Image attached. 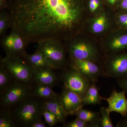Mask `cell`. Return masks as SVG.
<instances>
[{
	"mask_svg": "<svg viewBox=\"0 0 127 127\" xmlns=\"http://www.w3.org/2000/svg\"><path fill=\"white\" fill-rule=\"evenodd\" d=\"M8 9L11 31L28 43L71 40L80 34L86 12L84 0H12Z\"/></svg>",
	"mask_w": 127,
	"mask_h": 127,
	"instance_id": "cell-1",
	"label": "cell"
},
{
	"mask_svg": "<svg viewBox=\"0 0 127 127\" xmlns=\"http://www.w3.org/2000/svg\"><path fill=\"white\" fill-rule=\"evenodd\" d=\"M43 100L31 95L12 107L11 112L17 127H31L43 117Z\"/></svg>",
	"mask_w": 127,
	"mask_h": 127,
	"instance_id": "cell-2",
	"label": "cell"
},
{
	"mask_svg": "<svg viewBox=\"0 0 127 127\" xmlns=\"http://www.w3.org/2000/svg\"><path fill=\"white\" fill-rule=\"evenodd\" d=\"M68 51L71 59L89 60L100 64L99 50L95 44L78 35L71 40Z\"/></svg>",
	"mask_w": 127,
	"mask_h": 127,
	"instance_id": "cell-3",
	"label": "cell"
},
{
	"mask_svg": "<svg viewBox=\"0 0 127 127\" xmlns=\"http://www.w3.org/2000/svg\"><path fill=\"white\" fill-rule=\"evenodd\" d=\"M62 41L48 39L38 43L37 49L43 53L55 70L64 69L66 65L65 49Z\"/></svg>",
	"mask_w": 127,
	"mask_h": 127,
	"instance_id": "cell-4",
	"label": "cell"
},
{
	"mask_svg": "<svg viewBox=\"0 0 127 127\" xmlns=\"http://www.w3.org/2000/svg\"><path fill=\"white\" fill-rule=\"evenodd\" d=\"M0 63L6 67L16 81L31 84L33 82V69L25 58L21 57L6 56Z\"/></svg>",
	"mask_w": 127,
	"mask_h": 127,
	"instance_id": "cell-5",
	"label": "cell"
},
{
	"mask_svg": "<svg viewBox=\"0 0 127 127\" xmlns=\"http://www.w3.org/2000/svg\"><path fill=\"white\" fill-rule=\"evenodd\" d=\"M31 95V84L15 80L1 94V108L11 109Z\"/></svg>",
	"mask_w": 127,
	"mask_h": 127,
	"instance_id": "cell-6",
	"label": "cell"
},
{
	"mask_svg": "<svg viewBox=\"0 0 127 127\" xmlns=\"http://www.w3.org/2000/svg\"><path fill=\"white\" fill-rule=\"evenodd\" d=\"M104 77L117 79L127 76V53L108 55L102 65Z\"/></svg>",
	"mask_w": 127,
	"mask_h": 127,
	"instance_id": "cell-7",
	"label": "cell"
},
{
	"mask_svg": "<svg viewBox=\"0 0 127 127\" xmlns=\"http://www.w3.org/2000/svg\"><path fill=\"white\" fill-rule=\"evenodd\" d=\"M64 69L61 77L64 86L79 95L82 99L84 98L92 83L74 68Z\"/></svg>",
	"mask_w": 127,
	"mask_h": 127,
	"instance_id": "cell-8",
	"label": "cell"
},
{
	"mask_svg": "<svg viewBox=\"0 0 127 127\" xmlns=\"http://www.w3.org/2000/svg\"><path fill=\"white\" fill-rule=\"evenodd\" d=\"M70 67L74 68L91 83H96L101 77H104L102 65L89 60L71 59Z\"/></svg>",
	"mask_w": 127,
	"mask_h": 127,
	"instance_id": "cell-9",
	"label": "cell"
},
{
	"mask_svg": "<svg viewBox=\"0 0 127 127\" xmlns=\"http://www.w3.org/2000/svg\"><path fill=\"white\" fill-rule=\"evenodd\" d=\"M1 44L6 56L24 58L27 54L26 48L28 43L17 32L11 31L10 34L3 38Z\"/></svg>",
	"mask_w": 127,
	"mask_h": 127,
	"instance_id": "cell-10",
	"label": "cell"
},
{
	"mask_svg": "<svg viewBox=\"0 0 127 127\" xmlns=\"http://www.w3.org/2000/svg\"><path fill=\"white\" fill-rule=\"evenodd\" d=\"M103 49L108 55L117 54L127 48V33L112 32L104 42Z\"/></svg>",
	"mask_w": 127,
	"mask_h": 127,
	"instance_id": "cell-11",
	"label": "cell"
},
{
	"mask_svg": "<svg viewBox=\"0 0 127 127\" xmlns=\"http://www.w3.org/2000/svg\"><path fill=\"white\" fill-rule=\"evenodd\" d=\"M127 93L125 91L117 92L114 90L110 96L107 98L101 97L102 100L106 101L108 104L106 108L109 113L115 112L120 114L123 117L127 113Z\"/></svg>",
	"mask_w": 127,
	"mask_h": 127,
	"instance_id": "cell-12",
	"label": "cell"
},
{
	"mask_svg": "<svg viewBox=\"0 0 127 127\" xmlns=\"http://www.w3.org/2000/svg\"><path fill=\"white\" fill-rule=\"evenodd\" d=\"M59 97L68 116L73 115L76 111L83 107L80 96L64 86Z\"/></svg>",
	"mask_w": 127,
	"mask_h": 127,
	"instance_id": "cell-13",
	"label": "cell"
},
{
	"mask_svg": "<svg viewBox=\"0 0 127 127\" xmlns=\"http://www.w3.org/2000/svg\"><path fill=\"white\" fill-rule=\"evenodd\" d=\"M58 81V77L51 68L33 69V82L39 84L50 86L52 87Z\"/></svg>",
	"mask_w": 127,
	"mask_h": 127,
	"instance_id": "cell-14",
	"label": "cell"
},
{
	"mask_svg": "<svg viewBox=\"0 0 127 127\" xmlns=\"http://www.w3.org/2000/svg\"><path fill=\"white\" fill-rule=\"evenodd\" d=\"M44 107L56 116L59 122H65L68 116L60 100L59 95L56 97L43 100Z\"/></svg>",
	"mask_w": 127,
	"mask_h": 127,
	"instance_id": "cell-15",
	"label": "cell"
},
{
	"mask_svg": "<svg viewBox=\"0 0 127 127\" xmlns=\"http://www.w3.org/2000/svg\"><path fill=\"white\" fill-rule=\"evenodd\" d=\"M24 58L32 69L51 68L55 70L52 64L43 53L37 49L33 54H27Z\"/></svg>",
	"mask_w": 127,
	"mask_h": 127,
	"instance_id": "cell-16",
	"label": "cell"
},
{
	"mask_svg": "<svg viewBox=\"0 0 127 127\" xmlns=\"http://www.w3.org/2000/svg\"><path fill=\"white\" fill-rule=\"evenodd\" d=\"M109 17L106 12H100L91 21L90 28L94 34H101L106 31L109 27Z\"/></svg>",
	"mask_w": 127,
	"mask_h": 127,
	"instance_id": "cell-17",
	"label": "cell"
},
{
	"mask_svg": "<svg viewBox=\"0 0 127 127\" xmlns=\"http://www.w3.org/2000/svg\"><path fill=\"white\" fill-rule=\"evenodd\" d=\"M52 87L32 82L31 84V95L43 100H48L58 96Z\"/></svg>",
	"mask_w": 127,
	"mask_h": 127,
	"instance_id": "cell-18",
	"label": "cell"
},
{
	"mask_svg": "<svg viewBox=\"0 0 127 127\" xmlns=\"http://www.w3.org/2000/svg\"><path fill=\"white\" fill-rule=\"evenodd\" d=\"M73 115L76 116L85 122L90 124V127H101L100 113L84 109L83 107L76 111Z\"/></svg>",
	"mask_w": 127,
	"mask_h": 127,
	"instance_id": "cell-19",
	"label": "cell"
},
{
	"mask_svg": "<svg viewBox=\"0 0 127 127\" xmlns=\"http://www.w3.org/2000/svg\"><path fill=\"white\" fill-rule=\"evenodd\" d=\"M96 83H92L88 89L86 94L82 99L83 106L95 105L101 103V96L99 94V88L96 85Z\"/></svg>",
	"mask_w": 127,
	"mask_h": 127,
	"instance_id": "cell-20",
	"label": "cell"
},
{
	"mask_svg": "<svg viewBox=\"0 0 127 127\" xmlns=\"http://www.w3.org/2000/svg\"><path fill=\"white\" fill-rule=\"evenodd\" d=\"M15 81L11 73L2 63L0 66V94Z\"/></svg>",
	"mask_w": 127,
	"mask_h": 127,
	"instance_id": "cell-21",
	"label": "cell"
},
{
	"mask_svg": "<svg viewBox=\"0 0 127 127\" xmlns=\"http://www.w3.org/2000/svg\"><path fill=\"white\" fill-rule=\"evenodd\" d=\"M10 109L0 108V127H16Z\"/></svg>",
	"mask_w": 127,
	"mask_h": 127,
	"instance_id": "cell-22",
	"label": "cell"
},
{
	"mask_svg": "<svg viewBox=\"0 0 127 127\" xmlns=\"http://www.w3.org/2000/svg\"><path fill=\"white\" fill-rule=\"evenodd\" d=\"M10 27V18L9 12L2 11L0 14V35L2 36Z\"/></svg>",
	"mask_w": 127,
	"mask_h": 127,
	"instance_id": "cell-23",
	"label": "cell"
},
{
	"mask_svg": "<svg viewBox=\"0 0 127 127\" xmlns=\"http://www.w3.org/2000/svg\"><path fill=\"white\" fill-rule=\"evenodd\" d=\"M100 122L101 127H113L112 120L110 117V114L106 108L101 107L100 108Z\"/></svg>",
	"mask_w": 127,
	"mask_h": 127,
	"instance_id": "cell-24",
	"label": "cell"
},
{
	"mask_svg": "<svg viewBox=\"0 0 127 127\" xmlns=\"http://www.w3.org/2000/svg\"><path fill=\"white\" fill-rule=\"evenodd\" d=\"M42 115L45 122L50 127H52L59 123L58 119L54 114L48 110L44 107Z\"/></svg>",
	"mask_w": 127,
	"mask_h": 127,
	"instance_id": "cell-25",
	"label": "cell"
},
{
	"mask_svg": "<svg viewBox=\"0 0 127 127\" xmlns=\"http://www.w3.org/2000/svg\"><path fill=\"white\" fill-rule=\"evenodd\" d=\"M66 127H90V124L85 122L78 117L64 125Z\"/></svg>",
	"mask_w": 127,
	"mask_h": 127,
	"instance_id": "cell-26",
	"label": "cell"
},
{
	"mask_svg": "<svg viewBox=\"0 0 127 127\" xmlns=\"http://www.w3.org/2000/svg\"><path fill=\"white\" fill-rule=\"evenodd\" d=\"M117 20L118 23L121 27L127 30V13L119 14Z\"/></svg>",
	"mask_w": 127,
	"mask_h": 127,
	"instance_id": "cell-27",
	"label": "cell"
},
{
	"mask_svg": "<svg viewBox=\"0 0 127 127\" xmlns=\"http://www.w3.org/2000/svg\"><path fill=\"white\" fill-rule=\"evenodd\" d=\"M100 0H90L89 3V10L92 12H95L100 7Z\"/></svg>",
	"mask_w": 127,
	"mask_h": 127,
	"instance_id": "cell-28",
	"label": "cell"
},
{
	"mask_svg": "<svg viewBox=\"0 0 127 127\" xmlns=\"http://www.w3.org/2000/svg\"><path fill=\"white\" fill-rule=\"evenodd\" d=\"M117 82L119 87L127 93V76L117 79Z\"/></svg>",
	"mask_w": 127,
	"mask_h": 127,
	"instance_id": "cell-29",
	"label": "cell"
},
{
	"mask_svg": "<svg viewBox=\"0 0 127 127\" xmlns=\"http://www.w3.org/2000/svg\"><path fill=\"white\" fill-rule=\"evenodd\" d=\"M45 123V122L43 121L41 118L34 122L31 125V127H46L47 126Z\"/></svg>",
	"mask_w": 127,
	"mask_h": 127,
	"instance_id": "cell-30",
	"label": "cell"
},
{
	"mask_svg": "<svg viewBox=\"0 0 127 127\" xmlns=\"http://www.w3.org/2000/svg\"><path fill=\"white\" fill-rule=\"evenodd\" d=\"M9 7V2L8 0H0V10H4L8 9Z\"/></svg>",
	"mask_w": 127,
	"mask_h": 127,
	"instance_id": "cell-31",
	"label": "cell"
},
{
	"mask_svg": "<svg viewBox=\"0 0 127 127\" xmlns=\"http://www.w3.org/2000/svg\"><path fill=\"white\" fill-rule=\"evenodd\" d=\"M123 117L122 120L117 124L116 127H127V113L126 116Z\"/></svg>",
	"mask_w": 127,
	"mask_h": 127,
	"instance_id": "cell-32",
	"label": "cell"
},
{
	"mask_svg": "<svg viewBox=\"0 0 127 127\" xmlns=\"http://www.w3.org/2000/svg\"><path fill=\"white\" fill-rule=\"evenodd\" d=\"M120 6L123 10L127 11V0H122Z\"/></svg>",
	"mask_w": 127,
	"mask_h": 127,
	"instance_id": "cell-33",
	"label": "cell"
},
{
	"mask_svg": "<svg viewBox=\"0 0 127 127\" xmlns=\"http://www.w3.org/2000/svg\"><path fill=\"white\" fill-rule=\"evenodd\" d=\"M118 0H107V1L111 5H114L116 4Z\"/></svg>",
	"mask_w": 127,
	"mask_h": 127,
	"instance_id": "cell-34",
	"label": "cell"
},
{
	"mask_svg": "<svg viewBox=\"0 0 127 127\" xmlns=\"http://www.w3.org/2000/svg\"><path fill=\"white\" fill-rule=\"evenodd\" d=\"M12 0H8V1H9V4H10V3L11 2V1Z\"/></svg>",
	"mask_w": 127,
	"mask_h": 127,
	"instance_id": "cell-35",
	"label": "cell"
}]
</instances>
